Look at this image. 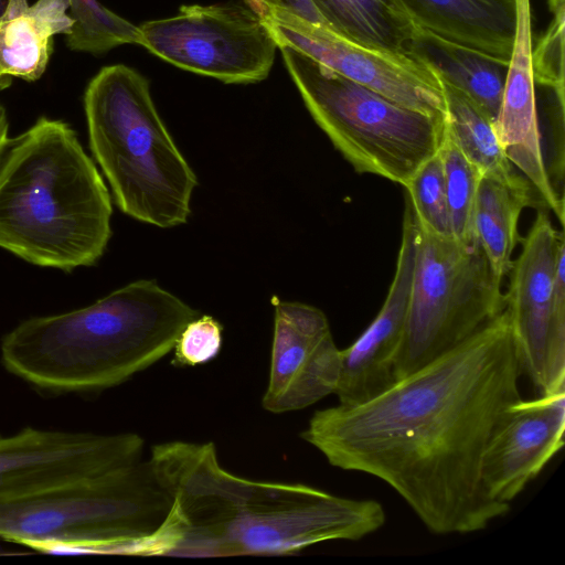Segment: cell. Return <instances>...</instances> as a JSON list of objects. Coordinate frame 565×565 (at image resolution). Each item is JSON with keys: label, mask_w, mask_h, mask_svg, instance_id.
Returning <instances> with one entry per match:
<instances>
[{"label": "cell", "mask_w": 565, "mask_h": 565, "mask_svg": "<svg viewBox=\"0 0 565 565\" xmlns=\"http://www.w3.org/2000/svg\"><path fill=\"white\" fill-rule=\"evenodd\" d=\"M522 374L503 309L374 398L316 411L300 436L331 466L384 481L429 532L482 531L510 511L486 493L481 460L495 427L522 398Z\"/></svg>", "instance_id": "6da1fadb"}, {"label": "cell", "mask_w": 565, "mask_h": 565, "mask_svg": "<svg viewBox=\"0 0 565 565\" xmlns=\"http://www.w3.org/2000/svg\"><path fill=\"white\" fill-rule=\"evenodd\" d=\"M149 462L181 518L172 556L294 554L321 542L359 541L386 521L376 500L235 476L221 466L213 443L158 444Z\"/></svg>", "instance_id": "7a4b0ae2"}, {"label": "cell", "mask_w": 565, "mask_h": 565, "mask_svg": "<svg viewBox=\"0 0 565 565\" xmlns=\"http://www.w3.org/2000/svg\"><path fill=\"white\" fill-rule=\"evenodd\" d=\"M198 310L154 280H136L72 311L31 317L6 333L2 366L49 394L117 386L166 356Z\"/></svg>", "instance_id": "3957f363"}, {"label": "cell", "mask_w": 565, "mask_h": 565, "mask_svg": "<svg viewBox=\"0 0 565 565\" xmlns=\"http://www.w3.org/2000/svg\"><path fill=\"white\" fill-rule=\"evenodd\" d=\"M111 215L108 188L67 122L42 116L10 138L0 160V248L66 273L94 266Z\"/></svg>", "instance_id": "277c9868"}, {"label": "cell", "mask_w": 565, "mask_h": 565, "mask_svg": "<svg viewBox=\"0 0 565 565\" xmlns=\"http://www.w3.org/2000/svg\"><path fill=\"white\" fill-rule=\"evenodd\" d=\"M181 537L177 504L149 460L0 498V539L43 553L172 555Z\"/></svg>", "instance_id": "5b68a950"}, {"label": "cell", "mask_w": 565, "mask_h": 565, "mask_svg": "<svg viewBox=\"0 0 565 565\" xmlns=\"http://www.w3.org/2000/svg\"><path fill=\"white\" fill-rule=\"evenodd\" d=\"M89 148L117 206L149 225L186 223L198 179L161 119L146 77L104 66L83 97Z\"/></svg>", "instance_id": "8992f818"}, {"label": "cell", "mask_w": 565, "mask_h": 565, "mask_svg": "<svg viewBox=\"0 0 565 565\" xmlns=\"http://www.w3.org/2000/svg\"><path fill=\"white\" fill-rule=\"evenodd\" d=\"M278 49L313 120L356 172L405 186L439 151L445 117L404 107L301 52Z\"/></svg>", "instance_id": "52a82bcc"}, {"label": "cell", "mask_w": 565, "mask_h": 565, "mask_svg": "<svg viewBox=\"0 0 565 565\" xmlns=\"http://www.w3.org/2000/svg\"><path fill=\"white\" fill-rule=\"evenodd\" d=\"M501 285L477 239L463 243L418 226L396 380L456 348L495 318L504 309Z\"/></svg>", "instance_id": "ba28073f"}, {"label": "cell", "mask_w": 565, "mask_h": 565, "mask_svg": "<svg viewBox=\"0 0 565 565\" xmlns=\"http://www.w3.org/2000/svg\"><path fill=\"white\" fill-rule=\"evenodd\" d=\"M138 28L140 45L156 56L227 84L264 81L278 49L252 0L186 4Z\"/></svg>", "instance_id": "9c48e42d"}, {"label": "cell", "mask_w": 565, "mask_h": 565, "mask_svg": "<svg viewBox=\"0 0 565 565\" xmlns=\"http://www.w3.org/2000/svg\"><path fill=\"white\" fill-rule=\"evenodd\" d=\"M521 243L504 309L523 373L547 394L565 388V241L542 209Z\"/></svg>", "instance_id": "30bf717a"}, {"label": "cell", "mask_w": 565, "mask_h": 565, "mask_svg": "<svg viewBox=\"0 0 565 565\" xmlns=\"http://www.w3.org/2000/svg\"><path fill=\"white\" fill-rule=\"evenodd\" d=\"M252 1L278 47L286 45L301 52L404 107L445 117L443 82L416 55L365 45L281 7Z\"/></svg>", "instance_id": "8fae6325"}, {"label": "cell", "mask_w": 565, "mask_h": 565, "mask_svg": "<svg viewBox=\"0 0 565 565\" xmlns=\"http://www.w3.org/2000/svg\"><path fill=\"white\" fill-rule=\"evenodd\" d=\"M134 433L95 434L24 427L0 436V498L82 480L141 461Z\"/></svg>", "instance_id": "7c38bea8"}, {"label": "cell", "mask_w": 565, "mask_h": 565, "mask_svg": "<svg viewBox=\"0 0 565 565\" xmlns=\"http://www.w3.org/2000/svg\"><path fill=\"white\" fill-rule=\"evenodd\" d=\"M274 308L269 379L262 405L270 413L281 414L334 394L341 350L319 308L277 298Z\"/></svg>", "instance_id": "4fadbf2b"}, {"label": "cell", "mask_w": 565, "mask_h": 565, "mask_svg": "<svg viewBox=\"0 0 565 565\" xmlns=\"http://www.w3.org/2000/svg\"><path fill=\"white\" fill-rule=\"evenodd\" d=\"M418 225L406 200L396 268L385 301L365 331L341 350L334 394L344 406L367 402L393 385L404 340L416 258Z\"/></svg>", "instance_id": "5bb4252c"}, {"label": "cell", "mask_w": 565, "mask_h": 565, "mask_svg": "<svg viewBox=\"0 0 565 565\" xmlns=\"http://www.w3.org/2000/svg\"><path fill=\"white\" fill-rule=\"evenodd\" d=\"M565 388L519 399L492 433L481 460L488 497L510 504L564 446Z\"/></svg>", "instance_id": "9a60e30c"}, {"label": "cell", "mask_w": 565, "mask_h": 565, "mask_svg": "<svg viewBox=\"0 0 565 565\" xmlns=\"http://www.w3.org/2000/svg\"><path fill=\"white\" fill-rule=\"evenodd\" d=\"M516 28L494 130L514 169L529 182L539 207L552 211L564 225V202L551 185L532 70L530 0H515Z\"/></svg>", "instance_id": "2e32d148"}, {"label": "cell", "mask_w": 565, "mask_h": 565, "mask_svg": "<svg viewBox=\"0 0 565 565\" xmlns=\"http://www.w3.org/2000/svg\"><path fill=\"white\" fill-rule=\"evenodd\" d=\"M414 21L448 41L509 63L515 0H402Z\"/></svg>", "instance_id": "e0dca14e"}, {"label": "cell", "mask_w": 565, "mask_h": 565, "mask_svg": "<svg viewBox=\"0 0 565 565\" xmlns=\"http://www.w3.org/2000/svg\"><path fill=\"white\" fill-rule=\"evenodd\" d=\"M68 0H7L0 17V73L28 82L45 72L52 39L67 34L74 20L67 13Z\"/></svg>", "instance_id": "ac0fdd59"}, {"label": "cell", "mask_w": 565, "mask_h": 565, "mask_svg": "<svg viewBox=\"0 0 565 565\" xmlns=\"http://www.w3.org/2000/svg\"><path fill=\"white\" fill-rule=\"evenodd\" d=\"M408 53L425 62L443 83L465 94L495 122L509 63L425 29L413 41Z\"/></svg>", "instance_id": "d6986e66"}, {"label": "cell", "mask_w": 565, "mask_h": 565, "mask_svg": "<svg viewBox=\"0 0 565 565\" xmlns=\"http://www.w3.org/2000/svg\"><path fill=\"white\" fill-rule=\"evenodd\" d=\"M526 206L539 207L526 180L505 182L482 175L479 181L473 224L494 278L502 284L512 266L519 242V217Z\"/></svg>", "instance_id": "ffe728a7"}, {"label": "cell", "mask_w": 565, "mask_h": 565, "mask_svg": "<svg viewBox=\"0 0 565 565\" xmlns=\"http://www.w3.org/2000/svg\"><path fill=\"white\" fill-rule=\"evenodd\" d=\"M326 25L362 44L408 53L422 32L402 0H309Z\"/></svg>", "instance_id": "44dd1931"}, {"label": "cell", "mask_w": 565, "mask_h": 565, "mask_svg": "<svg viewBox=\"0 0 565 565\" xmlns=\"http://www.w3.org/2000/svg\"><path fill=\"white\" fill-rule=\"evenodd\" d=\"M443 85L447 107L445 128L463 156L482 175L505 182L525 180L505 157L490 118L465 94Z\"/></svg>", "instance_id": "7402d4cb"}, {"label": "cell", "mask_w": 565, "mask_h": 565, "mask_svg": "<svg viewBox=\"0 0 565 565\" xmlns=\"http://www.w3.org/2000/svg\"><path fill=\"white\" fill-rule=\"evenodd\" d=\"M72 30L66 34L68 49L94 55L124 44L140 45L138 25L104 7L98 0H68Z\"/></svg>", "instance_id": "603a6c76"}, {"label": "cell", "mask_w": 565, "mask_h": 565, "mask_svg": "<svg viewBox=\"0 0 565 565\" xmlns=\"http://www.w3.org/2000/svg\"><path fill=\"white\" fill-rule=\"evenodd\" d=\"M438 152L444 168L451 236L463 243L476 241L473 213L482 174L463 156L446 128Z\"/></svg>", "instance_id": "cb8c5ba5"}, {"label": "cell", "mask_w": 565, "mask_h": 565, "mask_svg": "<svg viewBox=\"0 0 565 565\" xmlns=\"http://www.w3.org/2000/svg\"><path fill=\"white\" fill-rule=\"evenodd\" d=\"M404 188L419 228L435 236L452 237L439 152L425 161Z\"/></svg>", "instance_id": "d4e9b609"}, {"label": "cell", "mask_w": 565, "mask_h": 565, "mask_svg": "<svg viewBox=\"0 0 565 565\" xmlns=\"http://www.w3.org/2000/svg\"><path fill=\"white\" fill-rule=\"evenodd\" d=\"M552 20L532 47L531 60L535 84L564 97L565 0H547Z\"/></svg>", "instance_id": "484cf974"}, {"label": "cell", "mask_w": 565, "mask_h": 565, "mask_svg": "<svg viewBox=\"0 0 565 565\" xmlns=\"http://www.w3.org/2000/svg\"><path fill=\"white\" fill-rule=\"evenodd\" d=\"M222 324L212 316H201L189 321L173 347L172 364L194 366L210 362L222 347Z\"/></svg>", "instance_id": "4316f807"}, {"label": "cell", "mask_w": 565, "mask_h": 565, "mask_svg": "<svg viewBox=\"0 0 565 565\" xmlns=\"http://www.w3.org/2000/svg\"><path fill=\"white\" fill-rule=\"evenodd\" d=\"M270 4H275L287 9L301 18L318 24L326 25L323 19L317 12L309 0H264ZM327 26V25H326Z\"/></svg>", "instance_id": "83f0119b"}, {"label": "cell", "mask_w": 565, "mask_h": 565, "mask_svg": "<svg viewBox=\"0 0 565 565\" xmlns=\"http://www.w3.org/2000/svg\"><path fill=\"white\" fill-rule=\"evenodd\" d=\"M9 140V118L4 106L0 103V160L8 147Z\"/></svg>", "instance_id": "f1b7e54d"}, {"label": "cell", "mask_w": 565, "mask_h": 565, "mask_svg": "<svg viewBox=\"0 0 565 565\" xmlns=\"http://www.w3.org/2000/svg\"><path fill=\"white\" fill-rule=\"evenodd\" d=\"M10 84H11L10 76H7V75H3L0 73V90L9 87Z\"/></svg>", "instance_id": "f546056e"}, {"label": "cell", "mask_w": 565, "mask_h": 565, "mask_svg": "<svg viewBox=\"0 0 565 565\" xmlns=\"http://www.w3.org/2000/svg\"><path fill=\"white\" fill-rule=\"evenodd\" d=\"M7 6V0H0V17L2 15Z\"/></svg>", "instance_id": "4dcf8cb0"}]
</instances>
